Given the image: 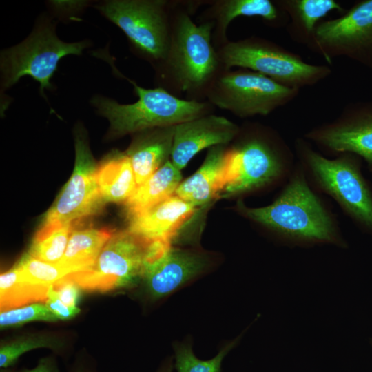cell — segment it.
I'll return each instance as SVG.
<instances>
[{
    "mask_svg": "<svg viewBox=\"0 0 372 372\" xmlns=\"http://www.w3.org/2000/svg\"><path fill=\"white\" fill-rule=\"evenodd\" d=\"M242 216L276 236L285 245L347 247L334 214L313 191L298 163L277 198L269 205L249 207L238 201Z\"/></svg>",
    "mask_w": 372,
    "mask_h": 372,
    "instance_id": "6da1fadb",
    "label": "cell"
},
{
    "mask_svg": "<svg viewBox=\"0 0 372 372\" xmlns=\"http://www.w3.org/2000/svg\"><path fill=\"white\" fill-rule=\"evenodd\" d=\"M214 26V21L196 25L183 10L172 13L170 45L158 70L174 90L205 96L213 81L225 70L213 45Z\"/></svg>",
    "mask_w": 372,
    "mask_h": 372,
    "instance_id": "7a4b0ae2",
    "label": "cell"
},
{
    "mask_svg": "<svg viewBox=\"0 0 372 372\" xmlns=\"http://www.w3.org/2000/svg\"><path fill=\"white\" fill-rule=\"evenodd\" d=\"M293 154L275 131L255 129L228 149L223 185L218 198L250 193L287 179Z\"/></svg>",
    "mask_w": 372,
    "mask_h": 372,
    "instance_id": "3957f363",
    "label": "cell"
},
{
    "mask_svg": "<svg viewBox=\"0 0 372 372\" xmlns=\"http://www.w3.org/2000/svg\"><path fill=\"white\" fill-rule=\"evenodd\" d=\"M294 148L307 178L360 229L372 235V187L362 173L361 158L351 153L326 158L304 138L296 140Z\"/></svg>",
    "mask_w": 372,
    "mask_h": 372,
    "instance_id": "277c9868",
    "label": "cell"
},
{
    "mask_svg": "<svg viewBox=\"0 0 372 372\" xmlns=\"http://www.w3.org/2000/svg\"><path fill=\"white\" fill-rule=\"evenodd\" d=\"M127 79L138 96L135 103L120 104L99 95L91 100L97 112L109 120L110 132L114 136L175 126L209 114L214 107L208 101L182 99L163 87L145 89Z\"/></svg>",
    "mask_w": 372,
    "mask_h": 372,
    "instance_id": "5b68a950",
    "label": "cell"
},
{
    "mask_svg": "<svg viewBox=\"0 0 372 372\" xmlns=\"http://www.w3.org/2000/svg\"><path fill=\"white\" fill-rule=\"evenodd\" d=\"M128 229L114 232L88 269L66 275L81 289L105 292L131 285L171 249Z\"/></svg>",
    "mask_w": 372,
    "mask_h": 372,
    "instance_id": "8992f818",
    "label": "cell"
},
{
    "mask_svg": "<svg viewBox=\"0 0 372 372\" xmlns=\"http://www.w3.org/2000/svg\"><path fill=\"white\" fill-rule=\"evenodd\" d=\"M217 52L225 70L234 67L249 70L298 90L315 85L332 74L329 65L307 63L298 54L258 37L227 41Z\"/></svg>",
    "mask_w": 372,
    "mask_h": 372,
    "instance_id": "52a82bcc",
    "label": "cell"
},
{
    "mask_svg": "<svg viewBox=\"0 0 372 372\" xmlns=\"http://www.w3.org/2000/svg\"><path fill=\"white\" fill-rule=\"evenodd\" d=\"M171 5L165 0H110L97 9L124 32L136 52L158 68L170 45Z\"/></svg>",
    "mask_w": 372,
    "mask_h": 372,
    "instance_id": "ba28073f",
    "label": "cell"
},
{
    "mask_svg": "<svg viewBox=\"0 0 372 372\" xmlns=\"http://www.w3.org/2000/svg\"><path fill=\"white\" fill-rule=\"evenodd\" d=\"M89 43H66L56 36L54 25L41 23L21 43L1 52V87L14 85L23 76H30L40 84V92L52 90L50 79L59 61L70 54L80 55Z\"/></svg>",
    "mask_w": 372,
    "mask_h": 372,
    "instance_id": "9c48e42d",
    "label": "cell"
},
{
    "mask_svg": "<svg viewBox=\"0 0 372 372\" xmlns=\"http://www.w3.org/2000/svg\"><path fill=\"white\" fill-rule=\"evenodd\" d=\"M300 90L283 85L249 70H223L205 92L214 107L246 118L267 116L296 99Z\"/></svg>",
    "mask_w": 372,
    "mask_h": 372,
    "instance_id": "30bf717a",
    "label": "cell"
},
{
    "mask_svg": "<svg viewBox=\"0 0 372 372\" xmlns=\"http://www.w3.org/2000/svg\"><path fill=\"white\" fill-rule=\"evenodd\" d=\"M307 46L328 64L343 56L372 70V0L357 1L340 17L320 21Z\"/></svg>",
    "mask_w": 372,
    "mask_h": 372,
    "instance_id": "8fae6325",
    "label": "cell"
},
{
    "mask_svg": "<svg viewBox=\"0 0 372 372\" xmlns=\"http://www.w3.org/2000/svg\"><path fill=\"white\" fill-rule=\"evenodd\" d=\"M303 138L330 154H353L372 172V101L347 104L335 118L313 127Z\"/></svg>",
    "mask_w": 372,
    "mask_h": 372,
    "instance_id": "7c38bea8",
    "label": "cell"
},
{
    "mask_svg": "<svg viewBox=\"0 0 372 372\" xmlns=\"http://www.w3.org/2000/svg\"><path fill=\"white\" fill-rule=\"evenodd\" d=\"M74 172L52 207L45 222H58L74 226L94 214L103 199L95 178L94 163L87 145L79 136L76 141Z\"/></svg>",
    "mask_w": 372,
    "mask_h": 372,
    "instance_id": "4fadbf2b",
    "label": "cell"
},
{
    "mask_svg": "<svg viewBox=\"0 0 372 372\" xmlns=\"http://www.w3.org/2000/svg\"><path fill=\"white\" fill-rule=\"evenodd\" d=\"M240 127L225 117L207 114L175 126L171 161L179 170L201 150L227 145Z\"/></svg>",
    "mask_w": 372,
    "mask_h": 372,
    "instance_id": "5bb4252c",
    "label": "cell"
},
{
    "mask_svg": "<svg viewBox=\"0 0 372 372\" xmlns=\"http://www.w3.org/2000/svg\"><path fill=\"white\" fill-rule=\"evenodd\" d=\"M211 265V258L205 253L172 247L143 278L149 296L158 300L202 274Z\"/></svg>",
    "mask_w": 372,
    "mask_h": 372,
    "instance_id": "9a60e30c",
    "label": "cell"
},
{
    "mask_svg": "<svg viewBox=\"0 0 372 372\" xmlns=\"http://www.w3.org/2000/svg\"><path fill=\"white\" fill-rule=\"evenodd\" d=\"M197 207L175 194L148 210L130 218L128 230L154 242L171 245Z\"/></svg>",
    "mask_w": 372,
    "mask_h": 372,
    "instance_id": "2e32d148",
    "label": "cell"
},
{
    "mask_svg": "<svg viewBox=\"0 0 372 372\" xmlns=\"http://www.w3.org/2000/svg\"><path fill=\"white\" fill-rule=\"evenodd\" d=\"M225 145L210 148L201 167L181 181L175 195L198 207L218 198L223 185L228 149Z\"/></svg>",
    "mask_w": 372,
    "mask_h": 372,
    "instance_id": "e0dca14e",
    "label": "cell"
},
{
    "mask_svg": "<svg viewBox=\"0 0 372 372\" xmlns=\"http://www.w3.org/2000/svg\"><path fill=\"white\" fill-rule=\"evenodd\" d=\"M176 126V125H175ZM175 126L142 131L129 149L128 156L137 187L146 180L171 156Z\"/></svg>",
    "mask_w": 372,
    "mask_h": 372,
    "instance_id": "ac0fdd59",
    "label": "cell"
},
{
    "mask_svg": "<svg viewBox=\"0 0 372 372\" xmlns=\"http://www.w3.org/2000/svg\"><path fill=\"white\" fill-rule=\"evenodd\" d=\"M276 4L288 16L287 31L296 43L309 45L320 21L332 11L346 10L335 0H278Z\"/></svg>",
    "mask_w": 372,
    "mask_h": 372,
    "instance_id": "d6986e66",
    "label": "cell"
},
{
    "mask_svg": "<svg viewBox=\"0 0 372 372\" xmlns=\"http://www.w3.org/2000/svg\"><path fill=\"white\" fill-rule=\"evenodd\" d=\"M215 23V42L223 45L227 41L226 31L230 23L238 17H260L274 25L280 23L285 14L274 1L269 0H221L210 8Z\"/></svg>",
    "mask_w": 372,
    "mask_h": 372,
    "instance_id": "ffe728a7",
    "label": "cell"
},
{
    "mask_svg": "<svg viewBox=\"0 0 372 372\" xmlns=\"http://www.w3.org/2000/svg\"><path fill=\"white\" fill-rule=\"evenodd\" d=\"M180 170L167 161L125 203L129 217L141 214L175 194L181 183Z\"/></svg>",
    "mask_w": 372,
    "mask_h": 372,
    "instance_id": "44dd1931",
    "label": "cell"
},
{
    "mask_svg": "<svg viewBox=\"0 0 372 372\" xmlns=\"http://www.w3.org/2000/svg\"><path fill=\"white\" fill-rule=\"evenodd\" d=\"M114 233V230L107 228H74L64 255L58 264L69 273L88 269L94 264Z\"/></svg>",
    "mask_w": 372,
    "mask_h": 372,
    "instance_id": "7402d4cb",
    "label": "cell"
},
{
    "mask_svg": "<svg viewBox=\"0 0 372 372\" xmlns=\"http://www.w3.org/2000/svg\"><path fill=\"white\" fill-rule=\"evenodd\" d=\"M95 178L103 199L108 202L125 203L137 187L127 154H118L102 163L96 169Z\"/></svg>",
    "mask_w": 372,
    "mask_h": 372,
    "instance_id": "603a6c76",
    "label": "cell"
},
{
    "mask_svg": "<svg viewBox=\"0 0 372 372\" xmlns=\"http://www.w3.org/2000/svg\"><path fill=\"white\" fill-rule=\"evenodd\" d=\"M50 287L31 283L15 265L0 276L1 311L45 302Z\"/></svg>",
    "mask_w": 372,
    "mask_h": 372,
    "instance_id": "cb8c5ba5",
    "label": "cell"
},
{
    "mask_svg": "<svg viewBox=\"0 0 372 372\" xmlns=\"http://www.w3.org/2000/svg\"><path fill=\"white\" fill-rule=\"evenodd\" d=\"M74 226L45 222L37 232L28 254L40 260L58 263L63 258Z\"/></svg>",
    "mask_w": 372,
    "mask_h": 372,
    "instance_id": "d4e9b609",
    "label": "cell"
},
{
    "mask_svg": "<svg viewBox=\"0 0 372 372\" xmlns=\"http://www.w3.org/2000/svg\"><path fill=\"white\" fill-rule=\"evenodd\" d=\"M238 336L225 344L213 358L202 360L195 356L189 342L175 344V368L177 372H221V365L227 354L238 344Z\"/></svg>",
    "mask_w": 372,
    "mask_h": 372,
    "instance_id": "484cf974",
    "label": "cell"
},
{
    "mask_svg": "<svg viewBox=\"0 0 372 372\" xmlns=\"http://www.w3.org/2000/svg\"><path fill=\"white\" fill-rule=\"evenodd\" d=\"M23 277L32 284L50 287L69 272L58 263H50L26 254L16 264Z\"/></svg>",
    "mask_w": 372,
    "mask_h": 372,
    "instance_id": "4316f807",
    "label": "cell"
},
{
    "mask_svg": "<svg viewBox=\"0 0 372 372\" xmlns=\"http://www.w3.org/2000/svg\"><path fill=\"white\" fill-rule=\"evenodd\" d=\"M60 342L44 335H28L3 343L0 347V367L12 366L23 353L38 348L59 349Z\"/></svg>",
    "mask_w": 372,
    "mask_h": 372,
    "instance_id": "83f0119b",
    "label": "cell"
},
{
    "mask_svg": "<svg viewBox=\"0 0 372 372\" xmlns=\"http://www.w3.org/2000/svg\"><path fill=\"white\" fill-rule=\"evenodd\" d=\"M57 318L45 304L33 303L16 309L1 311V328L23 324L32 321L56 322Z\"/></svg>",
    "mask_w": 372,
    "mask_h": 372,
    "instance_id": "f1b7e54d",
    "label": "cell"
},
{
    "mask_svg": "<svg viewBox=\"0 0 372 372\" xmlns=\"http://www.w3.org/2000/svg\"><path fill=\"white\" fill-rule=\"evenodd\" d=\"M58 298L68 307H76L80 298V287L67 276L52 285Z\"/></svg>",
    "mask_w": 372,
    "mask_h": 372,
    "instance_id": "f546056e",
    "label": "cell"
},
{
    "mask_svg": "<svg viewBox=\"0 0 372 372\" xmlns=\"http://www.w3.org/2000/svg\"><path fill=\"white\" fill-rule=\"evenodd\" d=\"M45 304L58 320L71 319L81 311L78 307H68L63 303L58 298L52 285L49 288Z\"/></svg>",
    "mask_w": 372,
    "mask_h": 372,
    "instance_id": "4dcf8cb0",
    "label": "cell"
},
{
    "mask_svg": "<svg viewBox=\"0 0 372 372\" xmlns=\"http://www.w3.org/2000/svg\"><path fill=\"white\" fill-rule=\"evenodd\" d=\"M21 372H59V369L54 358L46 357L40 359L34 368L25 369Z\"/></svg>",
    "mask_w": 372,
    "mask_h": 372,
    "instance_id": "1f68e13d",
    "label": "cell"
},
{
    "mask_svg": "<svg viewBox=\"0 0 372 372\" xmlns=\"http://www.w3.org/2000/svg\"><path fill=\"white\" fill-rule=\"evenodd\" d=\"M172 361L169 359L162 366L158 372H172Z\"/></svg>",
    "mask_w": 372,
    "mask_h": 372,
    "instance_id": "d6a6232c",
    "label": "cell"
},
{
    "mask_svg": "<svg viewBox=\"0 0 372 372\" xmlns=\"http://www.w3.org/2000/svg\"><path fill=\"white\" fill-rule=\"evenodd\" d=\"M10 367L11 366L6 367V368H1V372H17L15 369H10Z\"/></svg>",
    "mask_w": 372,
    "mask_h": 372,
    "instance_id": "836d02e7",
    "label": "cell"
},
{
    "mask_svg": "<svg viewBox=\"0 0 372 372\" xmlns=\"http://www.w3.org/2000/svg\"><path fill=\"white\" fill-rule=\"evenodd\" d=\"M74 372H86L84 369H80L79 368L78 369L75 370Z\"/></svg>",
    "mask_w": 372,
    "mask_h": 372,
    "instance_id": "e575fe53",
    "label": "cell"
}]
</instances>
